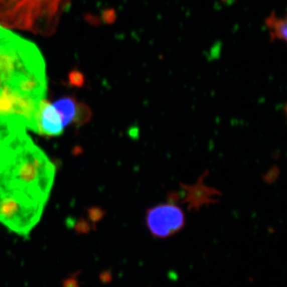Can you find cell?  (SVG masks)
I'll return each mask as SVG.
<instances>
[{
	"instance_id": "6da1fadb",
	"label": "cell",
	"mask_w": 287,
	"mask_h": 287,
	"mask_svg": "<svg viewBox=\"0 0 287 287\" xmlns=\"http://www.w3.org/2000/svg\"><path fill=\"white\" fill-rule=\"evenodd\" d=\"M55 175L52 162L23 131L11 141L0 185L46 204Z\"/></svg>"
},
{
	"instance_id": "8992f818",
	"label": "cell",
	"mask_w": 287,
	"mask_h": 287,
	"mask_svg": "<svg viewBox=\"0 0 287 287\" xmlns=\"http://www.w3.org/2000/svg\"><path fill=\"white\" fill-rule=\"evenodd\" d=\"M208 175V170L202 175L195 185H182L181 187L185 190V196L183 203L188 204L189 209L199 210L202 206L215 204L218 200L214 198L215 196L221 195L219 191L215 188H210L204 185V181Z\"/></svg>"
},
{
	"instance_id": "7c38bea8",
	"label": "cell",
	"mask_w": 287,
	"mask_h": 287,
	"mask_svg": "<svg viewBox=\"0 0 287 287\" xmlns=\"http://www.w3.org/2000/svg\"><path fill=\"white\" fill-rule=\"evenodd\" d=\"M280 175V170L277 166H273L270 170L263 175V180L267 184H273L277 181Z\"/></svg>"
},
{
	"instance_id": "4fadbf2b",
	"label": "cell",
	"mask_w": 287,
	"mask_h": 287,
	"mask_svg": "<svg viewBox=\"0 0 287 287\" xmlns=\"http://www.w3.org/2000/svg\"><path fill=\"white\" fill-rule=\"evenodd\" d=\"M74 229L79 234H86L89 232L90 226H89V222L86 221V219H79L78 221L76 222Z\"/></svg>"
},
{
	"instance_id": "5b68a950",
	"label": "cell",
	"mask_w": 287,
	"mask_h": 287,
	"mask_svg": "<svg viewBox=\"0 0 287 287\" xmlns=\"http://www.w3.org/2000/svg\"><path fill=\"white\" fill-rule=\"evenodd\" d=\"M65 127L62 117L54 105L47 99L39 101L37 113L35 116V132L48 136H60Z\"/></svg>"
},
{
	"instance_id": "52a82bcc",
	"label": "cell",
	"mask_w": 287,
	"mask_h": 287,
	"mask_svg": "<svg viewBox=\"0 0 287 287\" xmlns=\"http://www.w3.org/2000/svg\"><path fill=\"white\" fill-rule=\"evenodd\" d=\"M265 25L270 30V42L275 41L276 39L286 42L287 40V20L286 17L278 18L274 12H272L269 17L265 20Z\"/></svg>"
},
{
	"instance_id": "5bb4252c",
	"label": "cell",
	"mask_w": 287,
	"mask_h": 287,
	"mask_svg": "<svg viewBox=\"0 0 287 287\" xmlns=\"http://www.w3.org/2000/svg\"><path fill=\"white\" fill-rule=\"evenodd\" d=\"M83 78L81 74H78V73H74V74H72L70 76V83H71L72 86H77V87H80L83 85Z\"/></svg>"
},
{
	"instance_id": "ba28073f",
	"label": "cell",
	"mask_w": 287,
	"mask_h": 287,
	"mask_svg": "<svg viewBox=\"0 0 287 287\" xmlns=\"http://www.w3.org/2000/svg\"><path fill=\"white\" fill-rule=\"evenodd\" d=\"M53 105L60 114L63 126H67L74 120L78 106V103L74 98L71 97H62L57 100Z\"/></svg>"
},
{
	"instance_id": "9a60e30c",
	"label": "cell",
	"mask_w": 287,
	"mask_h": 287,
	"mask_svg": "<svg viewBox=\"0 0 287 287\" xmlns=\"http://www.w3.org/2000/svg\"><path fill=\"white\" fill-rule=\"evenodd\" d=\"M63 286L64 287H79L78 281L74 277H69L67 279L65 280L63 282Z\"/></svg>"
},
{
	"instance_id": "8fae6325",
	"label": "cell",
	"mask_w": 287,
	"mask_h": 287,
	"mask_svg": "<svg viewBox=\"0 0 287 287\" xmlns=\"http://www.w3.org/2000/svg\"><path fill=\"white\" fill-rule=\"evenodd\" d=\"M222 48H223V43L221 41L215 42L207 54V58H208V60H216L219 58L221 55Z\"/></svg>"
},
{
	"instance_id": "7a4b0ae2",
	"label": "cell",
	"mask_w": 287,
	"mask_h": 287,
	"mask_svg": "<svg viewBox=\"0 0 287 287\" xmlns=\"http://www.w3.org/2000/svg\"><path fill=\"white\" fill-rule=\"evenodd\" d=\"M70 0H0V26L47 35L56 29Z\"/></svg>"
},
{
	"instance_id": "9c48e42d",
	"label": "cell",
	"mask_w": 287,
	"mask_h": 287,
	"mask_svg": "<svg viewBox=\"0 0 287 287\" xmlns=\"http://www.w3.org/2000/svg\"><path fill=\"white\" fill-rule=\"evenodd\" d=\"M92 117L91 109L83 103H78L77 106V112L74 116L73 122L75 123L78 125H83L89 122Z\"/></svg>"
},
{
	"instance_id": "2e32d148",
	"label": "cell",
	"mask_w": 287,
	"mask_h": 287,
	"mask_svg": "<svg viewBox=\"0 0 287 287\" xmlns=\"http://www.w3.org/2000/svg\"><path fill=\"white\" fill-rule=\"evenodd\" d=\"M221 2L227 4V5H231L235 2V0H221Z\"/></svg>"
},
{
	"instance_id": "30bf717a",
	"label": "cell",
	"mask_w": 287,
	"mask_h": 287,
	"mask_svg": "<svg viewBox=\"0 0 287 287\" xmlns=\"http://www.w3.org/2000/svg\"><path fill=\"white\" fill-rule=\"evenodd\" d=\"M105 215V211H103L101 208H98V207H93L88 210V217L93 224L101 221Z\"/></svg>"
},
{
	"instance_id": "3957f363",
	"label": "cell",
	"mask_w": 287,
	"mask_h": 287,
	"mask_svg": "<svg viewBox=\"0 0 287 287\" xmlns=\"http://www.w3.org/2000/svg\"><path fill=\"white\" fill-rule=\"evenodd\" d=\"M44 207L23 192L0 185V222L18 235L29 236L40 220Z\"/></svg>"
},
{
	"instance_id": "277c9868",
	"label": "cell",
	"mask_w": 287,
	"mask_h": 287,
	"mask_svg": "<svg viewBox=\"0 0 287 287\" xmlns=\"http://www.w3.org/2000/svg\"><path fill=\"white\" fill-rule=\"evenodd\" d=\"M146 225L153 236L165 239L177 234L185 226V215L174 202L160 204L146 212Z\"/></svg>"
}]
</instances>
